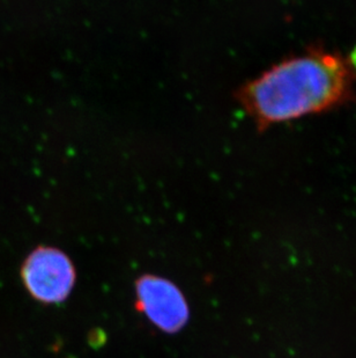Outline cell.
I'll use <instances>...</instances> for the list:
<instances>
[{
    "instance_id": "obj_1",
    "label": "cell",
    "mask_w": 356,
    "mask_h": 358,
    "mask_svg": "<svg viewBox=\"0 0 356 358\" xmlns=\"http://www.w3.org/2000/svg\"><path fill=\"white\" fill-rule=\"evenodd\" d=\"M356 62L340 55L311 51L287 58L244 85L243 109L259 129L318 114L352 96Z\"/></svg>"
},
{
    "instance_id": "obj_3",
    "label": "cell",
    "mask_w": 356,
    "mask_h": 358,
    "mask_svg": "<svg viewBox=\"0 0 356 358\" xmlns=\"http://www.w3.org/2000/svg\"><path fill=\"white\" fill-rule=\"evenodd\" d=\"M140 310L153 324L167 331H175L188 319V306L175 285L160 278L139 280Z\"/></svg>"
},
{
    "instance_id": "obj_2",
    "label": "cell",
    "mask_w": 356,
    "mask_h": 358,
    "mask_svg": "<svg viewBox=\"0 0 356 358\" xmlns=\"http://www.w3.org/2000/svg\"><path fill=\"white\" fill-rule=\"evenodd\" d=\"M21 278L31 297L44 304L65 301L75 282L71 261L61 250L40 247L21 268Z\"/></svg>"
}]
</instances>
